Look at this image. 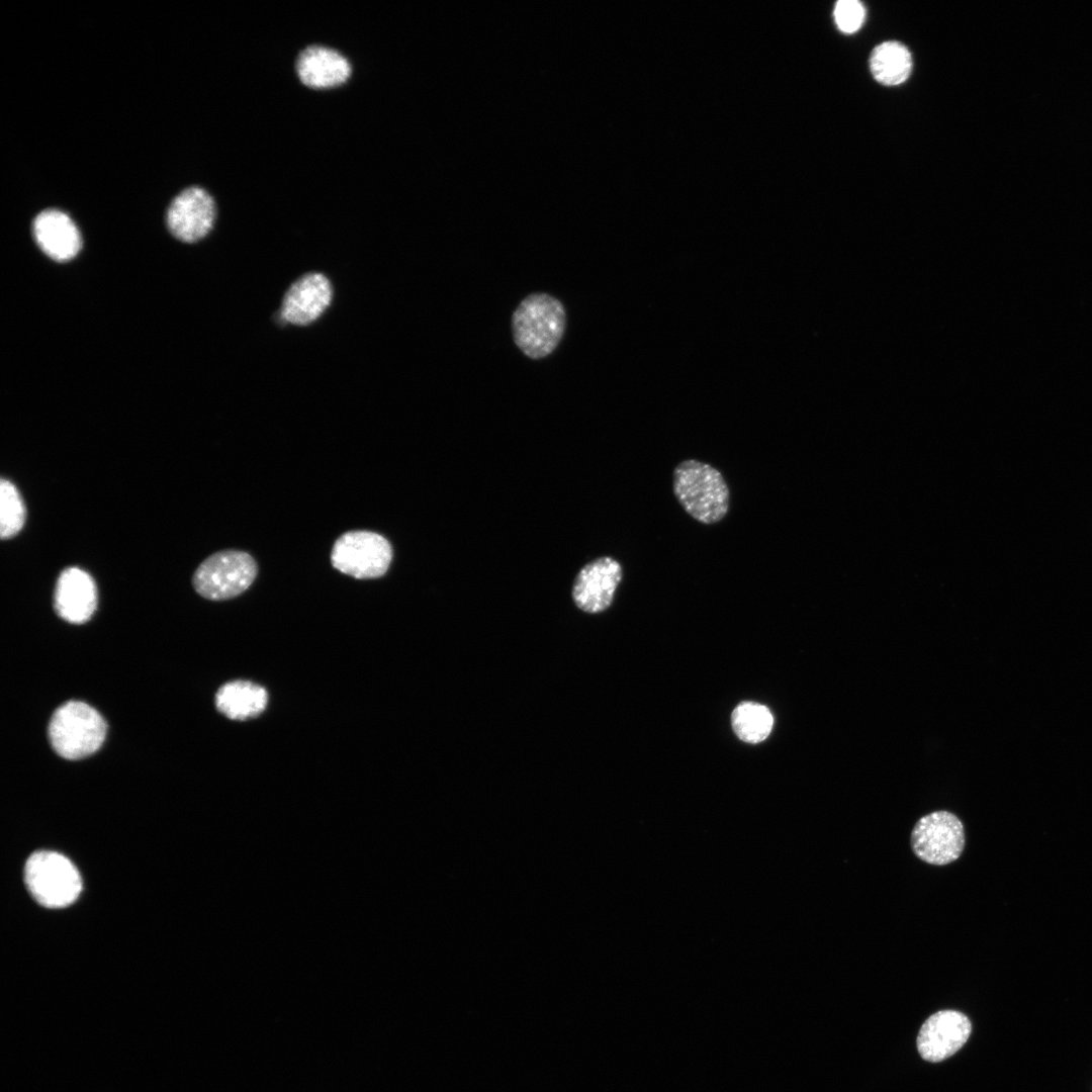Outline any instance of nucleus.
Instances as JSON below:
<instances>
[{
    "instance_id": "nucleus-19",
    "label": "nucleus",
    "mask_w": 1092,
    "mask_h": 1092,
    "mask_svg": "<svg viewBox=\"0 0 1092 1092\" xmlns=\"http://www.w3.org/2000/svg\"><path fill=\"white\" fill-rule=\"evenodd\" d=\"M834 19L838 28L845 33L859 29L864 20V7L857 0H840L834 8Z\"/></svg>"
},
{
    "instance_id": "nucleus-6",
    "label": "nucleus",
    "mask_w": 1092,
    "mask_h": 1092,
    "mask_svg": "<svg viewBox=\"0 0 1092 1092\" xmlns=\"http://www.w3.org/2000/svg\"><path fill=\"white\" fill-rule=\"evenodd\" d=\"M392 559L390 543L371 531H349L333 545L331 562L334 568L358 579L377 578L385 574Z\"/></svg>"
},
{
    "instance_id": "nucleus-5",
    "label": "nucleus",
    "mask_w": 1092,
    "mask_h": 1092,
    "mask_svg": "<svg viewBox=\"0 0 1092 1092\" xmlns=\"http://www.w3.org/2000/svg\"><path fill=\"white\" fill-rule=\"evenodd\" d=\"M257 571L256 561L247 552L222 550L200 563L192 584L197 594L207 600H228L244 593L254 581Z\"/></svg>"
},
{
    "instance_id": "nucleus-4",
    "label": "nucleus",
    "mask_w": 1092,
    "mask_h": 1092,
    "mask_svg": "<svg viewBox=\"0 0 1092 1092\" xmlns=\"http://www.w3.org/2000/svg\"><path fill=\"white\" fill-rule=\"evenodd\" d=\"M25 885L42 906L61 908L80 895L82 880L75 866L63 854L52 850L33 852L24 868Z\"/></svg>"
},
{
    "instance_id": "nucleus-14",
    "label": "nucleus",
    "mask_w": 1092,
    "mask_h": 1092,
    "mask_svg": "<svg viewBox=\"0 0 1092 1092\" xmlns=\"http://www.w3.org/2000/svg\"><path fill=\"white\" fill-rule=\"evenodd\" d=\"M32 233L38 247L55 261H69L81 249V236L76 224L61 210L39 212L32 222Z\"/></svg>"
},
{
    "instance_id": "nucleus-8",
    "label": "nucleus",
    "mask_w": 1092,
    "mask_h": 1092,
    "mask_svg": "<svg viewBox=\"0 0 1092 1092\" xmlns=\"http://www.w3.org/2000/svg\"><path fill=\"white\" fill-rule=\"evenodd\" d=\"M216 206L212 196L203 188L191 186L182 190L171 201L166 223L170 233L185 243L204 238L212 229Z\"/></svg>"
},
{
    "instance_id": "nucleus-15",
    "label": "nucleus",
    "mask_w": 1092,
    "mask_h": 1092,
    "mask_svg": "<svg viewBox=\"0 0 1092 1092\" xmlns=\"http://www.w3.org/2000/svg\"><path fill=\"white\" fill-rule=\"evenodd\" d=\"M267 703V691L249 680L226 682L215 695L217 710L232 720L255 718L266 709Z\"/></svg>"
},
{
    "instance_id": "nucleus-11",
    "label": "nucleus",
    "mask_w": 1092,
    "mask_h": 1092,
    "mask_svg": "<svg viewBox=\"0 0 1092 1092\" xmlns=\"http://www.w3.org/2000/svg\"><path fill=\"white\" fill-rule=\"evenodd\" d=\"M972 1031L970 1019L956 1010H941L928 1017L917 1036L920 1056L929 1062H940L958 1052Z\"/></svg>"
},
{
    "instance_id": "nucleus-12",
    "label": "nucleus",
    "mask_w": 1092,
    "mask_h": 1092,
    "mask_svg": "<svg viewBox=\"0 0 1092 1092\" xmlns=\"http://www.w3.org/2000/svg\"><path fill=\"white\" fill-rule=\"evenodd\" d=\"M333 297L330 280L322 273L309 272L297 278L286 290L280 308L281 318L295 326L315 322L329 307Z\"/></svg>"
},
{
    "instance_id": "nucleus-7",
    "label": "nucleus",
    "mask_w": 1092,
    "mask_h": 1092,
    "mask_svg": "<svg viewBox=\"0 0 1092 1092\" xmlns=\"http://www.w3.org/2000/svg\"><path fill=\"white\" fill-rule=\"evenodd\" d=\"M913 852L935 866L954 861L965 846L964 826L950 812L935 811L920 818L911 834Z\"/></svg>"
},
{
    "instance_id": "nucleus-10",
    "label": "nucleus",
    "mask_w": 1092,
    "mask_h": 1092,
    "mask_svg": "<svg viewBox=\"0 0 1092 1092\" xmlns=\"http://www.w3.org/2000/svg\"><path fill=\"white\" fill-rule=\"evenodd\" d=\"M294 71L298 81L306 88L328 90L346 84L353 68L349 59L332 47L312 43L299 51Z\"/></svg>"
},
{
    "instance_id": "nucleus-13",
    "label": "nucleus",
    "mask_w": 1092,
    "mask_h": 1092,
    "mask_svg": "<svg viewBox=\"0 0 1092 1092\" xmlns=\"http://www.w3.org/2000/svg\"><path fill=\"white\" fill-rule=\"evenodd\" d=\"M97 606V588L92 576L79 567L65 568L57 580L54 607L63 620L83 624Z\"/></svg>"
},
{
    "instance_id": "nucleus-2",
    "label": "nucleus",
    "mask_w": 1092,
    "mask_h": 1092,
    "mask_svg": "<svg viewBox=\"0 0 1092 1092\" xmlns=\"http://www.w3.org/2000/svg\"><path fill=\"white\" fill-rule=\"evenodd\" d=\"M565 324V310L557 298L547 293H533L525 297L513 313L514 341L527 357L542 359L560 343Z\"/></svg>"
},
{
    "instance_id": "nucleus-3",
    "label": "nucleus",
    "mask_w": 1092,
    "mask_h": 1092,
    "mask_svg": "<svg viewBox=\"0 0 1092 1092\" xmlns=\"http://www.w3.org/2000/svg\"><path fill=\"white\" fill-rule=\"evenodd\" d=\"M49 739L55 752L66 759H80L96 752L106 735L103 717L91 706L69 701L53 714Z\"/></svg>"
},
{
    "instance_id": "nucleus-16",
    "label": "nucleus",
    "mask_w": 1092,
    "mask_h": 1092,
    "mask_svg": "<svg viewBox=\"0 0 1092 1092\" xmlns=\"http://www.w3.org/2000/svg\"><path fill=\"white\" fill-rule=\"evenodd\" d=\"M870 70L879 83L885 86L899 85L911 74V54L898 41L882 42L871 54Z\"/></svg>"
},
{
    "instance_id": "nucleus-9",
    "label": "nucleus",
    "mask_w": 1092,
    "mask_h": 1092,
    "mask_svg": "<svg viewBox=\"0 0 1092 1092\" xmlns=\"http://www.w3.org/2000/svg\"><path fill=\"white\" fill-rule=\"evenodd\" d=\"M623 573L621 563L611 556L598 557L586 563L578 571L572 587L576 607L589 614L606 611L613 603Z\"/></svg>"
},
{
    "instance_id": "nucleus-17",
    "label": "nucleus",
    "mask_w": 1092,
    "mask_h": 1092,
    "mask_svg": "<svg viewBox=\"0 0 1092 1092\" xmlns=\"http://www.w3.org/2000/svg\"><path fill=\"white\" fill-rule=\"evenodd\" d=\"M731 724L736 736L747 743H758L769 735L774 717L767 707L754 703H740L732 712Z\"/></svg>"
},
{
    "instance_id": "nucleus-1",
    "label": "nucleus",
    "mask_w": 1092,
    "mask_h": 1092,
    "mask_svg": "<svg viewBox=\"0 0 1092 1092\" xmlns=\"http://www.w3.org/2000/svg\"><path fill=\"white\" fill-rule=\"evenodd\" d=\"M672 491L684 511L701 524H718L729 513V485L722 472L707 462L680 461L672 471Z\"/></svg>"
},
{
    "instance_id": "nucleus-18",
    "label": "nucleus",
    "mask_w": 1092,
    "mask_h": 1092,
    "mask_svg": "<svg viewBox=\"0 0 1092 1092\" xmlns=\"http://www.w3.org/2000/svg\"><path fill=\"white\" fill-rule=\"evenodd\" d=\"M26 517L23 499L17 487L8 479L0 480V537L11 539L22 529Z\"/></svg>"
}]
</instances>
